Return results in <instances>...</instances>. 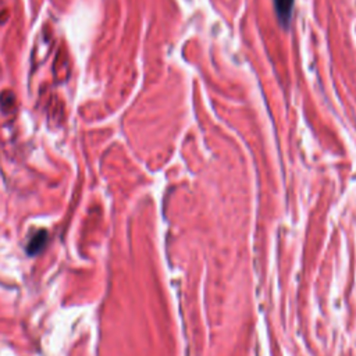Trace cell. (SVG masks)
<instances>
[{"instance_id":"6da1fadb","label":"cell","mask_w":356,"mask_h":356,"mask_svg":"<svg viewBox=\"0 0 356 356\" xmlns=\"http://www.w3.org/2000/svg\"><path fill=\"white\" fill-rule=\"evenodd\" d=\"M273 1H274V10L280 24L284 28H288L292 20L293 0H273Z\"/></svg>"},{"instance_id":"7a4b0ae2","label":"cell","mask_w":356,"mask_h":356,"mask_svg":"<svg viewBox=\"0 0 356 356\" xmlns=\"http://www.w3.org/2000/svg\"><path fill=\"white\" fill-rule=\"evenodd\" d=\"M46 242H48V232L45 229H40L36 234H33V237L30 239L28 246H27V254L30 256L38 255L45 248Z\"/></svg>"},{"instance_id":"3957f363","label":"cell","mask_w":356,"mask_h":356,"mask_svg":"<svg viewBox=\"0 0 356 356\" xmlns=\"http://www.w3.org/2000/svg\"><path fill=\"white\" fill-rule=\"evenodd\" d=\"M0 107L4 113H11L16 109V96L10 91H3L0 94Z\"/></svg>"},{"instance_id":"277c9868","label":"cell","mask_w":356,"mask_h":356,"mask_svg":"<svg viewBox=\"0 0 356 356\" xmlns=\"http://www.w3.org/2000/svg\"><path fill=\"white\" fill-rule=\"evenodd\" d=\"M68 57L65 56L64 60H60V56H57V62L55 63V77L57 81H64L65 78H68Z\"/></svg>"}]
</instances>
